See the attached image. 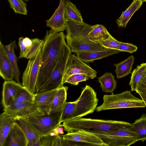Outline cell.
Masks as SVG:
<instances>
[{"label": "cell", "mask_w": 146, "mask_h": 146, "mask_svg": "<svg viewBox=\"0 0 146 146\" xmlns=\"http://www.w3.org/2000/svg\"><path fill=\"white\" fill-rule=\"evenodd\" d=\"M65 36L63 32L46 31L43 40L40 66L35 94L40 93L56 66L63 51Z\"/></svg>", "instance_id": "cell-1"}, {"label": "cell", "mask_w": 146, "mask_h": 146, "mask_svg": "<svg viewBox=\"0 0 146 146\" xmlns=\"http://www.w3.org/2000/svg\"><path fill=\"white\" fill-rule=\"evenodd\" d=\"M93 25L85 23L71 21L66 22L67 44L71 52L76 54L79 52L102 51L108 49L99 43L92 41L88 35Z\"/></svg>", "instance_id": "cell-2"}, {"label": "cell", "mask_w": 146, "mask_h": 146, "mask_svg": "<svg viewBox=\"0 0 146 146\" xmlns=\"http://www.w3.org/2000/svg\"><path fill=\"white\" fill-rule=\"evenodd\" d=\"M62 126L68 133L81 129L109 131L121 128L132 129V124L123 121L80 118L64 121Z\"/></svg>", "instance_id": "cell-3"}, {"label": "cell", "mask_w": 146, "mask_h": 146, "mask_svg": "<svg viewBox=\"0 0 146 146\" xmlns=\"http://www.w3.org/2000/svg\"><path fill=\"white\" fill-rule=\"evenodd\" d=\"M103 100L102 104L96 108L95 110L96 111L146 107L143 100L133 96L129 90L116 94H105L103 97Z\"/></svg>", "instance_id": "cell-4"}, {"label": "cell", "mask_w": 146, "mask_h": 146, "mask_svg": "<svg viewBox=\"0 0 146 146\" xmlns=\"http://www.w3.org/2000/svg\"><path fill=\"white\" fill-rule=\"evenodd\" d=\"M87 130L100 137L107 146H129L138 141L131 129L121 128L109 131Z\"/></svg>", "instance_id": "cell-5"}, {"label": "cell", "mask_w": 146, "mask_h": 146, "mask_svg": "<svg viewBox=\"0 0 146 146\" xmlns=\"http://www.w3.org/2000/svg\"><path fill=\"white\" fill-rule=\"evenodd\" d=\"M77 100L71 119L82 118L93 113L96 108L98 100L94 90L89 85H86L82 88L81 94Z\"/></svg>", "instance_id": "cell-6"}, {"label": "cell", "mask_w": 146, "mask_h": 146, "mask_svg": "<svg viewBox=\"0 0 146 146\" xmlns=\"http://www.w3.org/2000/svg\"><path fill=\"white\" fill-rule=\"evenodd\" d=\"M62 142V146H107L98 136L87 130L83 129L63 135Z\"/></svg>", "instance_id": "cell-7"}, {"label": "cell", "mask_w": 146, "mask_h": 146, "mask_svg": "<svg viewBox=\"0 0 146 146\" xmlns=\"http://www.w3.org/2000/svg\"><path fill=\"white\" fill-rule=\"evenodd\" d=\"M71 51L66 43L59 60L41 93L57 89L63 86V78Z\"/></svg>", "instance_id": "cell-8"}, {"label": "cell", "mask_w": 146, "mask_h": 146, "mask_svg": "<svg viewBox=\"0 0 146 146\" xmlns=\"http://www.w3.org/2000/svg\"><path fill=\"white\" fill-rule=\"evenodd\" d=\"M42 46L32 58L29 59L22 77V85L30 92L35 94L41 61Z\"/></svg>", "instance_id": "cell-9"}, {"label": "cell", "mask_w": 146, "mask_h": 146, "mask_svg": "<svg viewBox=\"0 0 146 146\" xmlns=\"http://www.w3.org/2000/svg\"><path fill=\"white\" fill-rule=\"evenodd\" d=\"M62 111L40 115L31 116L29 119L41 136L48 134L61 125L60 119Z\"/></svg>", "instance_id": "cell-10"}, {"label": "cell", "mask_w": 146, "mask_h": 146, "mask_svg": "<svg viewBox=\"0 0 146 146\" xmlns=\"http://www.w3.org/2000/svg\"><path fill=\"white\" fill-rule=\"evenodd\" d=\"M84 73L88 75L91 79L97 76V72L90 66L84 63L75 55L70 53L68 58L63 78V83L70 76Z\"/></svg>", "instance_id": "cell-11"}, {"label": "cell", "mask_w": 146, "mask_h": 146, "mask_svg": "<svg viewBox=\"0 0 146 146\" xmlns=\"http://www.w3.org/2000/svg\"><path fill=\"white\" fill-rule=\"evenodd\" d=\"M4 112L15 117L29 118L32 116L40 115L45 113L41 111L34 103H14L7 108H4Z\"/></svg>", "instance_id": "cell-12"}, {"label": "cell", "mask_w": 146, "mask_h": 146, "mask_svg": "<svg viewBox=\"0 0 146 146\" xmlns=\"http://www.w3.org/2000/svg\"><path fill=\"white\" fill-rule=\"evenodd\" d=\"M68 0H60L58 8L49 19L46 20V26L51 30L56 32H60L66 30V21L64 18L65 8Z\"/></svg>", "instance_id": "cell-13"}, {"label": "cell", "mask_w": 146, "mask_h": 146, "mask_svg": "<svg viewBox=\"0 0 146 146\" xmlns=\"http://www.w3.org/2000/svg\"><path fill=\"white\" fill-rule=\"evenodd\" d=\"M17 122L24 132L29 141L28 146H40L41 135L30 122L29 118L15 117Z\"/></svg>", "instance_id": "cell-14"}, {"label": "cell", "mask_w": 146, "mask_h": 146, "mask_svg": "<svg viewBox=\"0 0 146 146\" xmlns=\"http://www.w3.org/2000/svg\"><path fill=\"white\" fill-rule=\"evenodd\" d=\"M23 85L13 80L5 81L3 84L2 103L4 108L9 106L19 89Z\"/></svg>", "instance_id": "cell-15"}, {"label": "cell", "mask_w": 146, "mask_h": 146, "mask_svg": "<svg viewBox=\"0 0 146 146\" xmlns=\"http://www.w3.org/2000/svg\"><path fill=\"white\" fill-rule=\"evenodd\" d=\"M3 146H28L29 141L20 126L16 122L11 130Z\"/></svg>", "instance_id": "cell-16"}, {"label": "cell", "mask_w": 146, "mask_h": 146, "mask_svg": "<svg viewBox=\"0 0 146 146\" xmlns=\"http://www.w3.org/2000/svg\"><path fill=\"white\" fill-rule=\"evenodd\" d=\"M57 90L35 94L34 104L41 111L46 114H50L53 100Z\"/></svg>", "instance_id": "cell-17"}, {"label": "cell", "mask_w": 146, "mask_h": 146, "mask_svg": "<svg viewBox=\"0 0 146 146\" xmlns=\"http://www.w3.org/2000/svg\"><path fill=\"white\" fill-rule=\"evenodd\" d=\"M16 122V117L3 112L0 117V146H3L8 135Z\"/></svg>", "instance_id": "cell-18"}, {"label": "cell", "mask_w": 146, "mask_h": 146, "mask_svg": "<svg viewBox=\"0 0 146 146\" xmlns=\"http://www.w3.org/2000/svg\"><path fill=\"white\" fill-rule=\"evenodd\" d=\"M0 75L5 81L13 80L14 73L12 66L4 48L0 41Z\"/></svg>", "instance_id": "cell-19"}, {"label": "cell", "mask_w": 146, "mask_h": 146, "mask_svg": "<svg viewBox=\"0 0 146 146\" xmlns=\"http://www.w3.org/2000/svg\"><path fill=\"white\" fill-rule=\"evenodd\" d=\"M120 52L119 50L108 49L102 51L79 52L76 54L77 57L81 60L88 62L118 54Z\"/></svg>", "instance_id": "cell-20"}, {"label": "cell", "mask_w": 146, "mask_h": 146, "mask_svg": "<svg viewBox=\"0 0 146 146\" xmlns=\"http://www.w3.org/2000/svg\"><path fill=\"white\" fill-rule=\"evenodd\" d=\"M143 1V0H133L130 6L122 12L120 17L116 20L118 26L125 28L133 15L140 8Z\"/></svg>", "instance_id": "cell-21"}, {"label": "cell", "mask_w": 146, "mask_h": 146, "mask_svg": "<svg viewBox=\"0 0 146 146\" xmlns=\"http://www.w3.org/2000/svg\"><path fill=\"white\" fill-rule=\"evenodd\" d=\"M68 88V87L63 86L58 89L53 100L50 114L62 111L66 102Z\"/></svg>", "instance_id": "cell-22"}, {"label": "cell", "mask_w": 146, "mask_h": 146, "mask_svg": "<svg viewBox=\"0 0 146 146\" xmlns=\"http://www.w3.org/2000/svg\"><path fill=\"white\" fill-rule=\"evenodd\" d=\"M4 47L12 67L14 78L17 82L20 83V71L17 65V58L15 53V49L16 47L15 40L13 41L9 44L4 45Z\"/></svg>", "instance_id": "cell-23"}, {"label": "cell", "mask_w": 146, "mask_h": 146, "mask_svg": "<svg viewBox=\"0 0 146 146\" xmlns=\"http://www.w3.org/2000/svg\"><path fill=\"white\" fill-rule=\"evenodd\" d=\"M134 60V57L132 55L119 63L113 64L115 67V72L117 78H121L131 73Z\"/></svg>", "instance_id": "cell-24"}, {"label": "cell", "mask_w": 146, "mask_h": 146, "mask_svg": "<svg viewBox=\"0 0 146 146\" xmlns=\"http://www.w3.org/2000/svg\"><path fill=\"white\" fill-rule=\"evenodd\" d=\"M111 72H106L98 78V82L100 84L102 91L113 94L117 87V82Z\"/></svg>", "instance_id": "cell-25"}, {"label": "cell", "mask_w": 146, "mask_h": 146, "mask_svg": "<svg viewBox=\"0 0 146 146\" xmlns=\"http://www.w3.org/2000/svg\"><path fill=\"white\" fill-rule=\"evenodd\" d=\"M132 124V130L136 134L138 141L146 140V114L143 113Z\"/></svg>", "instance_id": "cell-26"}, {"label": "cell", "mask_w": 146, "mask_h": 146, "mask_svg": "<svg viewBox=\"0 0 146 146\" xmlns=\"http://www.w3.org/2000/svg\"><path fill=\"white\" fill-rule=\"evenodd\" d=\"M111 35L103 25L96 24L93 25L92 29L88 34V36L92 41L99 43Z\"/></svg>", "instance_id": "cell-27"}, {"label": "cell", "mask_w": 146, "mask_h": 146, "mask_svg": "<svg viewBox=\"0 0 146 146\" xmlns=\"http://www.w3.org/2000/svg\"><path fill=\"white\" fill-rule=\"evenodd\" d=\"M64 18L66 22L71 21L78 23L84 22L80 11L78 9L76 5L69 0L66 6Z\"/></svg>", "instance_id": "cell-28"}, {"label": "cell", "mask_w": 146, "mask_h": 146, "mask_svg": "<svg viewBox=\"0 0 146 146\" xmlns=\"http://www.w3.org/2000/svg\"><path fill=\"white\" fill-rule=\"evenodd\" d=\"M146 68V63H143L138 66L131 73L129 85L132 91H136Z\"/></svg>", "instance_id": "cell-29"}, {"label": "cell", "mask_w": 146, "mask_h": 146, "mask_svg": "<svg viewBox=\"0 0 146 146\" xmlns=\"http://www.w3.org/2000/svg\"><path fill=\"white\" fill-rule=\"evenodd\" d=\"M35 97V94L31 93L23 86L19 90L11 104L14 103H34Z\"/></svg>", "instance_id": "cell-30"}, {"label": "cell", "mask_w": 146, "mask_h": 146, "mask_svg": "<svg viewBox=\"0 0 146 146\" xmlns=\"http://www.w3.org/2000/svg\"><path fill=\"white\" fill-rule=\"evenodd\" d=\"M77 100L73 102H66L63 110L60 123L72 119L74 113Z\"/></svg>", "instance_id": "cell-31"}, {"label": "cell", "mask_w": 146, "mask_h": 146, "mask_svg": "<svg viewBox=\"0 0 146 146\" xmlns=\"http://www.w3.org/2000/svg\"><path fill=\"white\" fill-rule=\"evenodd\" d=\"M32 44L31 39L28 37H20L19 38V45L20 50L19 58H26Z\"/></svg>", "instance_id": "cell-32"}, {"label": "cell", "mask_w": 146, "mask_h": 146, "mask_svg": "<svg viewBox=\"0 0 146 146\" xmlns=\"http://www.w3.org/2000/svg\"><path fill=\"white\" fill-rule=\"evenodd\" d=\"M10 7L17 13L27 15L26 3L23 0H8Z\"/></svg>", "instance_id": "cell-33"}, {"label": "cell", "mask_w": 146, "mask_h": 146, "mask_svg": "<svg viewBox=\"0 0 146 146\" xmlns=\"http://www.w3.org/2000/svg\"><path fill=\"white\" fill-rule=\"evenodd\" d=\"M90 78L89 76L87 74L80 73L74 74L69 77L64 83H68L74 85H77L79 82L86 81Z\"/></svg>", "instance_id": "cell-34"}, {"label": "cell", "mask_w": 146, "mask_h": 146, "mask_svg": "<svg viewBox=\"0 0 146 146\" xmlns=\"http://www.w3.org/2000/svg\"><path fill=\"white\" fill-rule=\"evenodd\" d=\"M120 43V42L111 35L99 43L103 47L108 49L119 50Z\"/></svg>", "instance_id": "cell-35"}, {"label": "cell", "mask_w": 146, "mask_h": 146, "mask_svg": "<svg viewBox=\"0 0 146 146\" xmlns=\"http://www.w3.org/2000/svg\"><path fill=\"white\" fill-rule=\"evenodd\" d=\"M31 40L32 45L25 58L27 59H29L33 57L42 44L43 40L38 38L32 39Z\"/></svg>", "instance_id": "cell-36"}, {"label": "cell", "mask_w": 146, "mask_h": 146, "mask_svg": "<svg viewBox=\"0 0 146 146\" xmlns=\"http://www.w3.org/2000/svg\"><path fill=\"white\" fill-rule=\"evenodd\" d=\"M58 135L53 136L49 133L41 136L40 139V146H54Z\"/></svg>", "instance_id": "cell-37"}, {"label": "cell", "mask_w": 146, "mask_h": 146, "mask_svg": "<svg viewBox=\"0 0 146 146\" xmlns=\"http://www.w3.org/2000/svg\"><path fill=\"white\" fill-rule=\"evenodd\" d=\"M137 47L133 44L120 42L119 50L121 52H126L133 53L137 51Z\"/></svg>", "instance_id": "cell-38"}, {"label": "cell", "mask_w": 146, "mask_h": 146, "mask_svg": "<svg viewBox=\"0 0 146 146\" xmlns=\"http://www.w3.org/2000/svg\"><path fill=\"white\" fill-rule=\"evenodd\" d=\"M136 90L146 92V84L140 81L136 91Z\"/></svg>", "instance_id": "cell-39"}, {"label": "cell", "mask_w": 146, "mask_h": 146, "mask_svg": "<svg viewBox=\"0 0 146 146\" xmlns=\"http://www.w3.org/2000/svg\"><path fill=\"white\" fill-rule=\"evenodd\" d=\"M135 92L140 95L146 106V92H142L137 90Z\"/></svg>", "instance_id": "cell-40"}, {"label": "cell", "mask_w": 146, "mask_h": 146, "mask_svg": "<svg viewBox=\"0 0 146 146\" xmlns=\"http://www.w3.org/2000/svg\"><path fill=\"white\" fill-rule=\"evenodd\" d=\"M62 125L59 126L56 128L57 133L58 134H62L64 133L63 132V128Z\"/></svg>", "instance_id": "cell-41"}, {"label": "cell", "mask_w": 146, "mask_h": 146, "mask_svg": "<svg viewBox=\"0 0 146 146\" xmlns=\"http://www.w3.org/2000/svg\"><path fill=\"white\" fill-rule=\"evenodd\" d=\"M24 1H28L29 0H23Z\"/></svg>", "instance_id": "cell-42"}, {"label": "cell", "mask_w": 146, "mask_h": 146, "mask_svg": "<svg viewBox=\"0 0 146 146\" xmlns=\"http://www.w3.org/2000/svg\"><path fill=\"white\" fill-rule=\"evenodd\" d=\"M144 72L146 74V68L144 71Z\"/></svg>", "instance_id": "cell-43"}, {"label": "cell", "mask_w": 146, "mask_h": 146, "mask_svg": "<svg viewBox=\"0 0 146 146\" xmlns=\"http://www.w3.org/2000/svg\"><path fill=\"white\" fill-rule=\"evenodd\" d=\"M144 1H145L146 2V0H143Z\"/></svg>", "instance_id": "cell-44"}, {"label": "cell", "mask_w": 146, "mask_h": 146, "mask_svg": "<svg viewBox=\"0 0 146 146\" xmlns=\"http://www.w3.org/2000/svg\"><path fill=\"white\" fill-rule=\"evenodd\" d=\"M144 73L146 75V74L144 72Z\"/></svg>", "instance_id": "cell-45"}]
</instances>
